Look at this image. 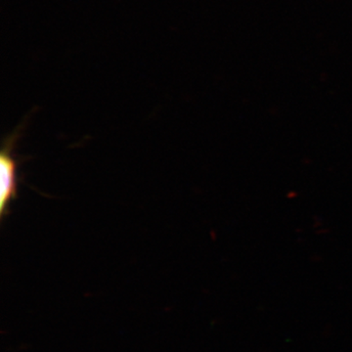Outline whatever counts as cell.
Instances as JSON below:
<instances>
[{
    "instance_id": "cell-1",
    "label": "cell",
    "mask_w": 352,
    "mask_h": 352,
    "mask_svg": "<svg viewBox=\"0 0 352 352\" xmlns=\"http://www.w3.org/2000/svg\"><path fill=\"white\" fill-rule=\"evenodd\" d=\"M17 133V132H16ZM14 132L4 141L0 154V215L2 217L8 210L9 204L17 196V163L12 157V148L17 134Z\"/></svg>"
}]
</instances>
